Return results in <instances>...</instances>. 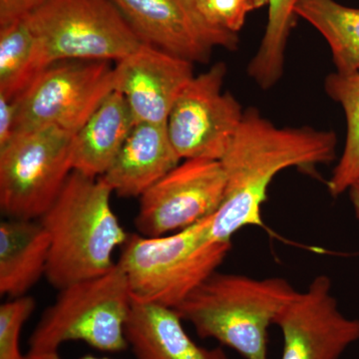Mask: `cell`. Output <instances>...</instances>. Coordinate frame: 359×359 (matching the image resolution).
<instances>
[{"label":"cell","mask_w":359,"mask_h":359,"mask_svg":"<svg viewBox=\"0 0 359 359\" xmlns=\"http://www.w3.org/2000/svg\"><path fill=\"white\" fill-rule=\"evenodd\" d=\"M174 309L133 302L125 334L136 359H229L222 347L205 348L187 334Z\"/></svg>","instance_id":"cell-15"},{"label":"cell","mask_w":359,"mask_h":359,"mask_svg":"<svg viewBox=\"0 0 359 359\" xmlns=\"http://www.w3.org/2000/svg\"><path fill=\"white\" fill-rule=\"evenodd\" d=\"M47 66L118 61L143 44L113 0H47L25 18Z\"/></svg>","instance_id":"cell-6"},{"label":"cell","mask_w":359,"mask_h":359,"mask_svg":"<svg viewBox=\"0 0 359 359\" xmlns=\"http://www.w3.org/2000/svg\"><path fill=\"white\" fill-rule=\"evenodd\" d=\"M112 194L101 177L73 171L39 219L50 238L45 276L55 289L96 278L115 266L113 252L129 235L113 212Z\"/></svg>","instance_id":"cell-2"},{"label":"cell","mask_w":359,"mask_h":359,"mask_svg":"<svg viewBox=\"0 0 359 359\" xmlns=\"http://www.w3.org/2000/svg\"><path fill=\"white\" fill-rule=\"evenodd\" d=\"M47 67L25 20L0 28V96L15 100Z\"/></svg>","instance_id":"cell-19"},{"label":"cell","mask_w":359,"mask_h":359,"mask_svg":"<svg viewBox=\"0 0 359 359\" xmlns=\"http://www.w3.org/2000/svg\"><path fill=\"white\" fill-rule=\"evenodd\" d=\"M325 90L341 106L346 120L344 151L327 182L330 195L339 197L359 179V72L335 71L325 79Z\"/></svg>","instance_id":"cell-20"},{"label":"cell","mask_w":359,"mask_h":359,"mask_svg":"<svg viewBox=\"0 0 359 359\" xmlns=\"http://www.w3.org/2000/svg\"><path fill=\"white\" fill-rule=\"evenodd\" d=\"M283 278L212 273L174 309L201 339H212L245 359H268L271 325L297 295Z\"/></svg>","instance_id":"cell-3"},{"label":"cell","mask_w":359,"mask_h":359,"mask_svg":"<svg viewBox=\"0 0 359 359\" xmlns=\"http://www.w3.org/2000/svg\"><path fill=\"white\" fill-rule=\"evenodd\" d=\"M212 25L238 34L252 11L268 6V0H195Z\"/></svg>","instance_id":"cell-23"},{"label":"cell","mask_w":359,"mask_h":359,"mask_svg":"<svg viewBox=\"0 0 359 359\" xmlns=\"http://www.w3.org/2000/svg\"><path fill=\"white\" fill-rule=\"evenodd\" d=\"M145 44L205 65L212 50H236L238 35L212 25L195 0H113Z\"/></svg>","instance_id":"cell-11"},{"label":"cell","mask_w":359,"mask_h":359,"mask_svg":"<svg viewBox=\"0 0 359 359\" xmlns=\"http://www.w3.org/2000/svg\"><path fill=\"white\" fill-rule=\"evenodd\" d=\"M74 135L56 127L18 132L0 148V209L6 218L39 219L73 172Z\"/></svg>","instance_id":"cell-7"},{"label":"cell","mask_w":359,"mask_h":359,"mask_svg":"<svg viewBox=\"0 0 359 359\" xmlns=\"http://www.w3.org/2000/svg\"><path fill=\"white\" fill-rule=\"evenodd\" d=\"M113 91L114 67L107 61L54 63L14 100L15 133L56 127L75 135Z\"/></svg>","instance_id":"cell-8"},{"label":"cell","mask_w":359,"mask_h":359,"mask_svg":"<svg viewBox=\"0 0 359 359\" xmlns=\"http://www.w3.org/2000/svg\"><path fill=\"white\" fill-rule=\"evenodd\" d=\"M182 161L166 124L137 123L101 178L119 197L140 198Z\"/></svg>","instance_id":"cell-14"},{"label":"cell","mask_w":359,"mask_h":359,"mask_svg":"<svg viewBox=\"0 0 359 359\" xmlns=\"http://www.w3.org/2000/svg\"><path fill=\"white\" fill-rule=\"evenodd\" d=\"M27 359H63L59 355L58 353H26ZM79 359H113L109 358H98L94 355H85Z\"/></svg>","instance_id":"cell-26"},{"label":"cell","mask_w":359,"mask_h":359,"mask_svg":"<svg viewBox=\"0 0 359 359\" xmlns=\"http://www.w3.org/2000/svg\"><path fill=\"white\" fill-rule=\"evenodd\" d=\"M334 132L311 127H278L256 108L245 111L235 138L221 160L226 193L212 216L215 238L231 242L247 226H263L264 203L276 175L289 168L330 164L337 156Z\"/></svg>","instance_id":"cell-1"},{"label":"cell","mask_w":359,"mask_h":359,"mask_svg":"<svg viewBox=\"0 0 359 359\" xmlns=\"http://www.w3.org/2000/svg\"><path fill=\"white\" fill-rule=\"evenodd\" d=\"M16 106L14 100L0 96V148L6 145L15 133Z\"/></svg>","instance_id":"cell-25"},{"label":"cell","mask_w":359,"mask_h":359,"mask_svg":"<svg viewBox=\"0 0 359 359\" xmlns=\"http://www.w3.org/2000/svg\"><path fill=\"white\" fill-rule=\"evenodd\" d=\"M226 187L221 161H182L139 198L134 219L137 233L163 237L209 218L221 207Z\"/></svg>","instance_id":"cell-10"},{"label":"cell","mask_w":359,"mask_h":359,"mask_svg":"<svg viewBox=\"0 0 359 359\" xmlns=\"http://www.w3.org/2000/svg\"><path fill=\"white\" fill-rule=\"evenodd\" d=\"M47 0H0V28L25 20Z\"/></svg>","instance_id":"cell-24"},{"label":"cell","mask_w":359,"mask_h":359,"mask_svg":"<svg viewBox=\"0 0 359 359\" xmlns=\"http://www.w3.org/2000/svg\"><path fill=\"white\" fill-rule=\"evenodd\" d=\"M280 359H339L359 340V320L340 311L327 276L314 278L278 314Z\"/></svg>","instance_id":"cell-12"},{"label":"cell","mask_w":359,"mask_h":359,"mask_svg":"<svg viewBox=\"0 0 359 359\" xmlns=\"http://www.w3.org/2000/svg\"><path fill=\"white\" fill-rule=\"evenodd\" d=\"M135 124L126 99L113 91L73 137V171L91 178L102 177Z\"/></svg>","instance_id":"cell-16"},{"label":"cell","mask_w":359,"mask_h":359,"mask_svg":"<svg viewBox=\"0 0 359 359\" xmlns=\"http://www.w3.org/2000/svg\"><path fill=\"white\" fill-rule=\"evenodd\" d=\"M226 66L218 62L194 76L175 102L167 131L182 160L223 159L235 138L245 111L223 91Z\"/></svg>","instance_id":"cell-9"},{"label":"cell","mask_w":359,"mask_h":359,"mask_svg":"<svg viewBox=\"0 0 359 359\" xmlns=\"http://www.w3.org/2000/svg\"><path fill=\"white\" fill-rule=\"evenodd\" d=\"M295 13L327 40L337 72H359V8L335 0H301Z\"/></svg>","instance_id":"cell-18"},{"label":"cell","mask_w":359,"mask_h":359,"mask_svg":"<svg viewBox=\"0 0 359 359\" xmlns=\"http://www.w3.org/2000/svg\"><path fill=\"white\" fill-rule=\"evenodd\" d=\"M133 304L126 273L110 271L59 290L28 339L27 353H58L68 341H82L103 353L129 348L125 328Z\"/></svg>","instance_id":"cell-5"},{"label":"cell","mask_w":359,"mask_h":359,"mask_svg":"<svg viewBox=\"0 0 359 359\" xmlns=\"http://www.w3.org/2000/svg\"><path fill=\"white\" fill-rule=\"evenodd\" d=\"M301 0H268L269 16L263 39L248 66V74L264 90L275 86L285 71V51Z\"/></svg>","instance_id":"cell-21"},{"label":"cell","mask_w":359,"mask_h":359,"mask_svg":"<svg viewBox=\"0 0 359 359\" xmlns=\"http://www.w3.org/2000/svg\"><path fill=\"white\" fill-rule=\"evenodd\" d=\"M193 65L143 43L116 63L114 91L126 99L136 124H167L177 98L195 76Z\"/></svg>","instance_id":"cell-13"},{"label":"cell","mask_w":359,"mask_h":359,"mask_svg":"<svg viewBox=\"0 0 359 359\" xmlns=\"http://www.w3.org/2000/svg\"><path fill=\"white\" fill-rule=\"evenodd\" d=\"M349 197H351V205H353L354 215L359 222V179L351 189L348 190Z\"/></svg>","instance_id":"cell-27"},{"label":"cell","mask_w":359,"mask_h":359,"mask_svg":"<svg viewBox=\"0 0 359 359\" xmlns=\"http://www.w3.org/2000/svg\"><path fill=\"white\" fill-rule=\"evenodd\" d=\"M50 238L36 219L0 223V294L23 297L46 275Z\"/></svg>","instance_id":"cell-17"},{"label":"cell","mask_w":359,"mask_h":359,"mask_svg":"<svg viewBox=\"0 0 359 359\" xmlns=\"http://www.w3.org/2000/svg\"><path fill=\"white\" fill-rule=\"evenodd\" d=\"M212 216L163 237L128 236L117 263L128 278L133 302L176 309L218 271L231 242L214 238Z\"/></svg>","instance_id":"cell-4"},{"label":"cell","mask_w":359,"mask_h":359,"mask_svg":"<svg viewBox=\"0 0 359 359\" xmlns=\"http://www.w3.org/2000/svg\"><path fill=\"white\" fill-rule=\"evenodd\" d=\"M36 302L28 295L16 297L0 306V359H27L20 349L23 325L34 311Z\"/></svg>","instance_id":"cell-22"}]
</instances>
